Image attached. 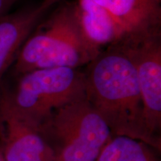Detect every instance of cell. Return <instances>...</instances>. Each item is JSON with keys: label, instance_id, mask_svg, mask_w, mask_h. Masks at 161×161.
<instances>
[{"label": "cell", "instance_id": "1", "mask_svg": "<svg viewBox=\"0 0 161 161\" xmlns=\"http://www.w3.org/2000/svg\"><path fill=\"white\" fill-rule=\"evenodd\" d=\"M86 66V98L112 135L129 136L158 149L147 130L135 64L123 38Z\"/></svg>", "mask_w": 161, "mask_h": 161}, {"label": "cell", "instance_id": "2", "mask_svg": "<svg viewBox=\"0 0 161 161\" xmlns=\"http://www.w3.org/2000/svg\"><path fill=\"white\" fill-rule=\"evenodd\" d=\"M101 51L84 36L75 0H60L24 43L12 65V74L17 75L49 68L79 69L87 65Z\"/></svg>", "mask_w": 161, "mask_h": 161}, {"label": "cell", "instance_id": "3", "mask_svg": "<svg viewBox=\"0 0 161 161\" xmlns=\"http://www.w3.org/2000/svg\"><path fill=\"white\" fill-rule=\"evenodd\" d=\"M38 126L55 161H96L113 136L86 98L58 108Z\"/></svg>", "mask_w": 161, "mask_h": 161}, {"label": "cell", "instance_id": "4", "mask_svg": "<svg viewBox=\"0 0 161 161\" xmlns=\"http://www.w3.org/2000/svg\"><path fill=\"white\" fill-rule=\"evenodd\" d=\"M0 80V91L17 110L39 124L52 112L86 98L84 72L60 67L38 69Z\"/></svg>", "mask_w": 161, "mask_h": 161}, {"label": "cell", "instance_id": "5", "mask_svg": "<svg viewBox=\"0 0 161 161\" xmlns=\"http://www.w3.org/2000/svg\"><path fill=\"white\" fill-rule=\"evenodd\" d=\"M123 38L135 64L147 130L160 149L161 31Z\"/></svg>", "mask_w": 161, "mask_h": 161}, {"label": "cell", "instance_id": "6", "mask_svg": "<svg viewBox=\"0 0 161 161\" xmlns=\"http://www.w3.org/2000/svg\"><path fill=\"white\" fill-rule=\"evenodd\" d=\"M0 148L6 161H55L38 124L16 109L1 91Z\"/></svg>", "mask_w": 161, "mask_h": 161}, {"label": "cell", "instance_id": "7", "mask_svg": "<svg viewBox=\"0 0 161 161\" xmlns=\"http://www.w3.org/2000/svg\"><path fill=\"white\" fill-rule=\"evenodd\" d=\"M60 0H41L0 19V80L37 24Z\"/></svg>", "mask_w": 161, "mask_h": 161}, {"label": "cell", "instance_id": "8", "mask_svg": "<svg viewBox=\"0 0 161 161\" xmlns=\"http://www.w3.org/2000/svg\"><path fill=\"white\" fill-rule=\"evenodd\" d=\"M93 1L109 12L123 28L126 35L161 31V0Z\"/></svg>", "mask_w": 161, "mask_h": 161}, {"label": "cell", "instance_id": "9", "mask_svg": "<svg viewBox=\"0 0 161 161\" xmlns=\"http://www.w3.org/2000/svg\"><path fill=\"white\" fill-rule=\"evenodd\" d=\"M80 28L86 40L98 50L117 43L126 35L119 23L93 0H75Z\"/></svg>", "mask_w": 161, "mask_h": 161}, {"label": "cell", "instance_id": "10", "mask_svg": "<svg viewBox=\"0 0 161 161\" xmlns=\"http://www.w3.org/2000/svg\"><path fill=\"white\" fill-rule=\"evenodd\" d=\"M148 145L127 136H113L96 161H153Z\"/></svg>", "mask_w": 161, "mask_h": 161}, {"label": "cell", "instance_id": "11", "mask_svg": "<svg viewBox=\"0 0 161 161\" xmlns=\"http://www.w3.org/2000/svg\"><path fill=\"white\" fill-rule=\"evenodd\" d=\"M17 0H0V19L9 13Z\"/></svg>", "mask_w": 161, "mask_h": 161}, {"label": "cell", "instance_id": "12", "mask_svg": "<svg viewBox=\"0 0 161 161\" xmlns=\"http://www.w3.org/2000/svg\"><path fill=\"white\" fill-rule=\"evenodd\" d=\"M0 161H6L5 157L3 155V151H2L1 148H0Z\"/></svg>", "mask_w": 161, "mask_h": 161}]
</instances>
